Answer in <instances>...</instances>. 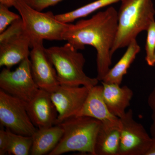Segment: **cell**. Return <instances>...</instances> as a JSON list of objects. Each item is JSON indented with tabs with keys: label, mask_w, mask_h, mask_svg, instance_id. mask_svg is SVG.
<instances>
[{
	"label": "cell",
	"mask_w": 155,
	"mask_h": 155,
	"mask_svg": "<svg viewBox=\"0 0 155 155\" xmlns=\"http://www.w3.org/2000/svg\"><path fill=\"white\" fill-rule=\"evenodd\" d=\"M118 11L108 7L88 19H82L75 24H70L64 33L63 40L78 50L85 45L93 47L97 51V78L102 81L110 69L111 50L118 30Z\"/></svg>",
	"instance_id": "6da1fadb"
},
{
	"label": "cell",
	"mask_w": 155,
	"mask_h": 155,
	"mask_svg": "<svg viewBox=\"0 0 155 155\" xmlns=\"http://www.w3.org/2000/svg\"><path fill=\"white\" fill-rule=\"evenodd\" d=\"M152 0H121L118 11V30L111 50L113 54L119 49L127 47L140 33L147 30L155 21Z\"/></svg>",
	"instance_id": "7a4b0ae2"
},
{
	"label": "cell",
	"mask_w": 155,
	"mask_h": 155,
	"mask_svg": "<svg viewBox=\"0 0 155 155\" xmlns=\"http://www.w3.org/2000/svg\"><path fill=\"white\" fill-rule=\"evenodd\" d=\"M101 122L91 117L74 116L60 124L63 136L48 155H61L71 152H79L94 155L96 137Z\"/></svg>",
	"instance_id": "3957f363"
},
{
	"label": "cell",
	"mask_w": 155,
	"mask_h": 155,
	"mask_svg": "<svg viewBox=\"0 0 155 155\" xmlns=\"http://www.w3.org/2000/svg\"><path fill=\"white\" fill-rule=\"evenodd\" d=\"M46 51L56 69L60 85L83 86L89 90L97 85V78L89 77L84 71L85 59L83 54L69 43L51 47L46 48Z\"/></svg>",
	"instance_id": "277c9868"
},
{
	"label": "cell",
	"mask_w": 155,
	"mask_h": 155,
	"mask_svg": "<svg viewBox=\"0 0 155 155\" xmlns=\"http://www.w3.org/2000/svg\"><path fill=\"white\" fill-rule=\"evenodd\" d=\"M14 7L19 12L23 28L32 42L36 40H63L70 24L60 22L52 12L39 11L25 0H16Z\"/></svg>",
	"instance_id": "5b68a950"
},
{
	"label": "cell",
	"mask_w": 155,
	"mask_h": 155,
	"mask_svg": "<svg viewBox=\"0 0 155 155\" xmlns=\"http://www.w3.org/2000/svg\"><path fill=\"white\" fill-rule=\"evenodd\" d=\"M0 123L21 135L32 136L37 130L27 111V103L0 89Z\"/></svg>",
	"instance_id": "8992f818"
},
{
	"label": "cell",
	"mask_w": 155,
	"mask_h": 155,
	"mask_svg": "<svg viewBox=\"0 0 155 155\" xmlns=\"http://www.w3.org/2000/svg\"><path fill=\"white\" fill-rule=\"evenodd\" d=\"M0 89L28 103L40 88L34 79L29 58L19 64L14 71L3 68L0 73Z\"/></svg>",
	"instance_id": "52a82bcc"
},
{
	"label": "cell",
	"mask_w": 155,
	"mask_h": 155,
	"mask_svg": "<svg viewBox=\"0 0 155 155\" xmlns=\"http://www.w3.org/2000/svg\"><path fill=\"white\" fill-rule=\"evenodd\" d=\"M120 143L118 155H146L152 141L144 126L134 118L129 109L119 118Z\"/></svg>",
	"instance_id": "ba28073f"
},
{
	"label": "cell",
	"mask_w": 155,
	"mask_h": 155,
	"mask_svg": "<svg viewBox=\"0 0 155 155\" xmlns=\"http://www.w3.org/2000/svg\"><path fill=\"white\" fill-rule=\"evenodd\" d=\"M31 48L29 58L34 79L39 88L51 93L60 84L56 69L44 46L43 40L34 41Z\"/></svg>",
	"instance_id": "9c48e42d"
},
{
	"label": "cell",
	"mask_w": 155,
	"mask_h": 155,
	"mask_svg": "<svg viewBox=\"0 0 155 155\" xmlns=\"http://www.w3.org/2000/svg\"><path fill=\"white\" fill-rule=\"evenodd\" d=\"M89 91V89L85 86L60 85L54 91L50 93L58 114L56 125L68 118L77 116Z\"/></svg>",
	"instance_id": "30bf717a"
},
{
	"label": "cell",
	"mask_w": 155,
	"mask_h": 155,
	"mask_svg": "<svg viewBox=\"0 0 155 155\" xmlns=\"http://www.w3.org/2000/svg\"><path fill=\"white\" fill-rule=\"evenodd\" d=\"M31 41L24 29L0 41V67L10 69L30 55Z\"/></svg>",
	"instance_id": "8fae6325"
},
{
	"label": "cell",
	"mask_w": 155,
	"mask_h": 155,
	"mask_svg": "<svg viewBox=\"0 0 155 155\" xmlns=\"http://www.w3.org/2000/svg\"><path fill=\"white\" fill-rule=\"evenodd\" d=\"M27 111L34 125L38 129L55 125L58 114L50 93L40 89L38 93L27 103Z\"/></svg>",
	"instance_id": "7c38bea8"
},
{
	"label": "cell",
	"mask_w": 155,
	"mask_h": 155,
	"mask_svg": "<svg viewBox=\"0 0 155 155\" xmlns=\"http://www.w3.org/2000/svg\"><path fill=\"white\" fill-rule=\"evenodd\" d=\"M103 87L97 85L89 90L82 107L76 116H86L102 123L119 124V118L111 114L104 100Z\"/></svg>",
	"instance_id": "4fadbf2b"
},
{
	"label": "cell",
	"mask_w": 155,
	"mask_h": 155,
	"mask_svg": "<svg viewBox=\"0 0 155 155\" xmlns=\"http://www.w3.org/2000/svg\"><path fill=\"white\" fill-rule=\"evenodd\" d=\"M103 95L108 110L114 116L120 118L126 113L130 105L133 91L128 86L120 87L116 84L106 83L102 81Z\"/></svg>",
	"instance_id": "5bb4252c"
},
{
	"label": "cell",
	"mask_w": 155,
	"mask_h": 155,
	"mask_svg": "<svg viewBox=\"0 0 155 155\" xmlns=\"http://www.w3.org/2000/svg\"><path fill=\"white\" fill-rule=\"evenodd\" d=\"M120 124L101 122L94 147V155H118Z\"/></svg>",
	"instance_id": "9a60e30c"
},
{
	"label": "cell",
	"mask_w": 155,
	"mask_h": 155,
	"mask_svg": "<svg viewBox=\"0 0 155 155\" xmlns=\"http://www.w3.org/2000/svg\"><path fill=\"white\" fill-rule=\"evenodd\" d=\"M63 133L64 130L59 125L37 129L32 136L33 143L30 155L48 154L57 146Z\"/></svg>",
	"instance_id": "2e32d148"
},
{
	"label": "cell",
	"mask_w": 155,
	"mask_h": 155,
	"mask_svg": "<svg viewBox=\"0 0 155 155\" xmlns=\"http://www.w3.org/2000/svg\"><path fill=\"white\" fill-rule=\"evenodd\" d=\"M127 50L113 68L110 69L102 82L121 85L124 75L140 51V47L137 40H134L127 47ZM101 81V82H102Z\"/></svg>",
	"instance_id": "e0dca14e"
},
{
	"label": "cell",
	"mask_w": 155,
	"mask_h": 155,
	"mask_svg": "<svg viewBox=\"0 0 155 155\" xmlns=\"http://www.w3.org/2000/svg\"><path fill=\"white\" fill-rule=\"evenodd\" d=\"M119 1L121 0H95L92 2L73 11L56 15V17L60 22L65 23H71L76 19L87 17L100 9L118 2Z\"/></svg>",
	"instance_id": "ac0fdd59"
},
{
	"label": "cell",
	"mask_w": 155,
	"mask_h": 155,
	"mask_svg": "<svg viewBox=\"0 0 155 155\" xmlns=\"http://www.w3.org/2000/svg\"><path fill=\"white\" fill-rule=\"evenodd\" d=\"M6 129L9 138L8 153L14 155H30L33 143L32 136L17 134Z\"/></svg>",
	"instance_id": "d6986e66"
},
{
	"label": "cell",
	"mask_w": 155,
	"mask_h": 155,
	"mask_svg": "<svg viewBox=\"0 0 155 155\" xmlns=\"http://www.w3.org/2000/svg\"><path fill=\"white\" fill-rule=\"evenodd\" d=\"M145 49L146 61L150 66H154L153 58L155 50V21H153L148 28Z\"/></svg>",
	"instance_id": "ffe728a7"
},
{
	"label": "cell",
	"mask_w": 155,
	"mask_h": 155,
	"mask_svg": "<svg viewBox=\"0 0 155 155\" xmlns=\"http://www.w3.org/2000/svg\"><path fill=\"white\" fill-rule=\"evenodd\" d=\"M9 8L0 4V33L5 30L14 21L21 18L19 14L12 12Z\"/></svg>",
	"instance_id": "44dd1931"
},
{
	"label": "cell",
	"mask_w": 155,
	"mask_h": 155,
	"mask_svg": "<svg viewBox=\"0 0 155 155\" xmlns=\"http://www.w3.org/2000/svg\"><path fill=\"white\" fill-rule=\"evenodd\" d=\"M63 0H27L28 5L36 10L42 11L50 6H54Z\"/></svg>",
	"instance_id": "7402d4cb"
},
{
	"label": "cell",
	"mask_w": 155,
	"mask_h": 155,
	"mask_svg": "<svg viewBox=\"0 0 155 155\" xmlns=\"http://www.w3.org/2000/svg\"><path fill=\"white\" fill-rule=\"evenodd\" d=\"M148 105L151 110L152 123L150 128L151 136L155 138V87L148 97Z\"/></svg>",
	"instance_id": "603a6c76"
},
{
	"label": "cell",
	"mask_w": 155,
	"mask_h": 155,
	"mask_svg": "<svg viewBox=\"0 0 155 155\" xmlns=\"http://www.w3.org/2000/svg\"><path fill=\"white\" fill-rule=\"evenodd\" d=\"M9 138L7 129L1 128L0 130V155L8 153Z\"/></svg>",
	"instance_id": "cb8c5ba5"
},
{
	"label": "cell",
	"mask_w": 155,
	"mask_h": 155,
	"mask_svg": "<svg viewBox=\"0 0 155 155\" xmlns=\"http://www.w3.org/2000/svg\"><path fill=\"white\" fill-rule=\"evenodd\" d=\"M146 155H155V138L152 137V141Z\"/></svg>",
	"instance_id": "d4e9b609"
},
{
	"label": "cell",
	"mask_w": 155,
	"mask_h": 155,
	"mask_svg": "<svg viewBox=\"0 0 155 155\" xmlns=\"http://www.w3.org/2000/svg\"><path fill=\"white\" fill-rule=\"evenodd\" d=\"M16 0H0V4L7 6L8 8L14 7Z\"/></svg>",
	"instance_id": "484cf974"
},
{
	"label": "cell",
	"mask_w": 155,
	"mask_h": 155,
	"mask_svg": "<svg viewBox=\"0 0 155 155\" xmlns=\"http://www.w3.org/2000/svg\"><path fill=\"white\" fill-rule=\"evenodd\" d=\"M153 62L154 65H155V50L154 55L153 61Z\"/></svg>",
	"instance_id": "4316f807"
},
{
	"label": "cell",
	"mask_w": 155,
	"mask_h": 155,
	"mask_svg": "<svg viewBox=\"0 0 155 155\" xmlns=\"http://www.w3.org/2000/svg\"><path fill=\"white\" fill-rule=\"evenodd\" d=\"M25 1H27V0H25Z\"/></svg>",
	"instance_id": "83f0119b"
}]
</instances>
